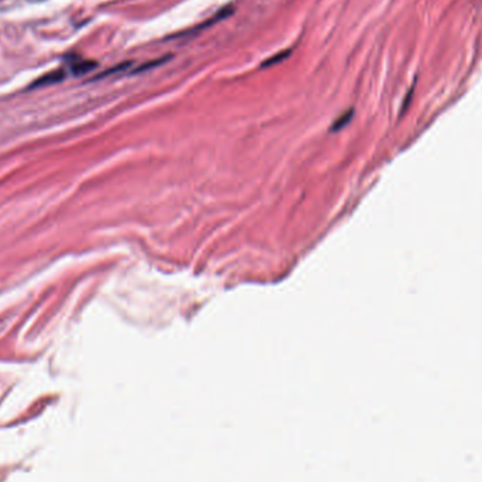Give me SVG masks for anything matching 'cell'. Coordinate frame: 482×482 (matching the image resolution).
<instances>
[{"label": "cell", "instance_id": "6da1fadb", "mask_svg": "<svg viewBox=\"0 0 482 482\" xmlns=\"http://www.w3.org/2000/svg\"><path fill=\"white\" fill-rule=\"evenodd\" d=\"M65 79V72L62 69L52 71L50 73H45L44 76H40L35 82L31 85L30 88H40V86H47V85H54V83L61 82Z\"/></svg>", "mask_w": 482, "mask_h": 482}, {"label": "cell", "instance_id": "7a4b0ae2", "mask_svg": "<svg viewBox=\"0 0 482 482\" xmlns=\"http://www.w3.org/2000/svg\"><path fill=\"white\" fill-rule=\"evenodd\" d=\"M97 66V62L89 61V60H78V61L72 62L71 71L75 76H82L88 72L93 71Z\"/></svg>", "mask_w": 482, "mask_h": 482}, {"label": "cell", "instance_id": "3957f363", "mask_svg": "<svg viewBox=\"0 0 482 482\" xmlns=\"http://www.w3.org/2000/svg\"><path fill=\"white\" fill-rule=\"evenodd\" d=\"M131 66V62H124V64H119V65H116L114 68H112V69H109V71H104L103 73H100V75H97L96 76V79H100V78H104V76H107V75H112V73H116V72H122V71H124V69H127V68H130Z\"/></svg>", "mask_w": 482, "mask_h": 482}, {"label": "cell", "instance_id": "277c9868", "mask_svg": "<svg viewBox=\"0 0 482 482\" xmlns=\"http://www.w3.org/2000/svg\"><path fill=\"white\" fill-rule=\"evenodd\" d=\"M168 60H171V57H166V58H160V60H155V61L147 62V64H144L143 66L137 68V69H135L134 72L137 73V72H143V71H145V69H150V68H155V66H158V65H161V64L166 62Z\"/></svg>", "mask_w": 482, "mask_h": 482}, {"label": "cell", "instance_id": "5b68a950", "mask_svg": "<svg viewBox=\"0 0 482 482\" xmlns=\"http://www.w3.org/2000/svg\"><path fill=\"white\" fill-rule=\"evenodd\" d=\"M289 54H290V51L279 52V54H277L275 57H272V58H269V60H267V61L264 62V64H262V66H269V65H272V64H277V62L282 61L284 58H288V55H289Z\"/></svg>", "mask_w": 482, "mask_h": 482}, {"label": "cell", "instance_id": "8992f818", "mask_svg": "<svg viewBox=\"0 0 482 482\" xmlns=\"http://www.w3.org/2000/svg\"><path fill=\"white\" fill-rule=\"evenodd\" d=\"M351 114H353V113H351V112H349V113H347V114H344V116H341V117H340L339 120H337V122L334 123V126H333V130H339V129H341V127L344 126V124H346V123H347V122H349L350 117H351Z\"/></svg>", "mask_w": 482, "mask_h": 482}]
</instances>
